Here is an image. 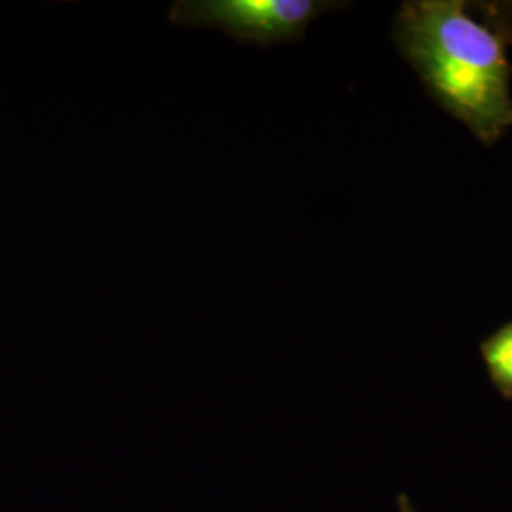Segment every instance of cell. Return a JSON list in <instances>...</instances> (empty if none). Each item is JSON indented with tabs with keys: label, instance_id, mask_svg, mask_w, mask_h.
Returning <instances> with one entry per match:
<instances>
[{
	"label": "cell",
	"instance_id": "obj_1",
	"mask_svg": "<svg viewBox=\"0 0 512 512\" xmlns=\"http://www.w3.org/2000/svg\"><path fill=\"white\" fill-rule=\"evenodd\" d=\"M391 37L433 101L488 147L512 128L505 40L469 16L465 0H408Z\"/></svg>",
	"mask_w": 512,
	"mask_h": 512
},
{
	"label": "cell",
	"instance_id": "obj_2",
	"mask_svg": "<svg viewBox=\"0 0 512 512\" xmlns=\"http://www.w3.org/2000/svg\"><path fill=\"white\" fill-rule=\"evenodd\" d=\"M349 6L340 0H175L167 18L179 27H211L238 44L270 50L302 42L315 19Z\"/></svg>",
	"mask_w": 512,
	"mask_h": 512
},
{
	"label": "cell",
	"instance_id": "obj_3",
	"mask_svg": "<svg viewBox=\"0 0 512 512\" xmlns=\"http://www.w3.org/2000/svg\"><path fill=\"white\" fill-rule=\"evenodd\" d=\"M482 361L497 391L512 399V321L480 344Z\"/></svg>",
	"mask_w": 512,
	"mask_h": 512
},
{
	"label": "cell",
	"instance_id": "obj_4",
	"mask_svg": "<svg viewBox=\"0 0 512 512\" xmlns=\"http://www.w3.org/2000/svg\"><path fill=\"white\" fill-rule=\"evenodd\" d=\"M469 12L484 19V23L494 29L505 44H512V2L511 0H492V2H473L467 4Z\"/></svg>",
	"mask_w": 512,
	"mask_h": 512
},
{
	"label": "cell",
	"instance_id": "obj_5",
	"mask_svg": "<svg viewBox=\"0 0 512 512\" xmlns=\"http://www.w3.org/2000/svg\"><path fill=\"white\" fill-rule=\"evenodd\" d=\"M397 512H416V509H414V505H412V501H410V497H408V495H399V501H397Z\"/></svg>",
	"mask_w": 512,
	"mask_h": 512
}]
</instances>
